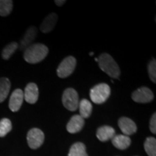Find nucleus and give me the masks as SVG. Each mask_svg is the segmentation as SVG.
Wrapping results in <instances>:
<instances>
[{"mask_svg": "<svg viewBox=\"0 0 156 156\" xmlns=\"http://www.w3.org/2000/svg\"><path fill=\"white\" fill-rule=\"evenodd\" d=\"M132 98L136 103H147L151 102L154 98V95L151 90L147 87H141L134 91L132 95Z\"/></svg>", "mask_w": 156, "mask_h": 156, "instance_id": "0eeeda50", "label": "nucleus"}, {"mask_svg": "<svg viewBox=\"0 0 156 156\" xmlns=\"http://www.w3.org/2000/svg\"><path fill=\"white\" fill-rule=\"evenodd\" d=\"M44 134L38 128L31 129L27 134V141L31 149H37L44 143Z\"/></svg>", "mask_w": 156, "mask_h": 156, "instance_id": "423d86ee", "label": "nucleus"}, {"mask_svg": "<svg viewBox=\"0 0 156 156\" xmlns=\"http://www.w3.org/2000/svg\"><path fill=\"white\" fill-rule=\"evenodd\" d=\"M97 137L101 142H106L112 139L115 135L114 129L109 126H103L98 129L96 133Z\"/></svg>", "mask_w": 156, "mask_h": 156, "instance_id": "4468645a", "label": "nucleus"}, {"mask_svg": "<svg viewBox=\"0 0 156 156\" xmlns=\"http://www.w3.org/2000/svg\"><path fill=\"white\" fill-rule=\"evenodd\" d=\"M24 95L21 89H16L12 93L9 101V108L12 112H16L22 106Z\"/></svg>", "mask_w": 156, "mask_h": 156, "instance_id": "6e6552de", "label": "nucleus"}, {"mask_svg": "<svg viewBox=\"0 0 156 156\" xmlns=\"http://www.w3.org/2000/svg\"><path fill=\"white\" fill-rule=\"evenodd\" d=\"M112 144L119 150H125L131 145V140L128 136L124 134L114 135L112 138Z\"/></svg>", "mask_w": 156, "mask_h": 156, "instance_id": "2eb2a0df", "label": "nucleus"}, {"mask_svg": "<svg viewBox=\"0 0 156 156\" xmlns=\"http://www.w3.org/2000/svg\"><path fill=\"white\" fill-rule=\"evenodd\" d=\"M98 63L100 69L112 78L117 79L119 77L121 74L119 67L108 54L103 53L101 54L98 58Z\"/></svg>", "mask_w": 156, "mask_h": 156, "instance_id": "f03ea898", "label": "nucleus"}, {"mask_svg": "<svg viewBox=\"0 0 156 156\" xmlns=\"http://www.w3.org/2000/svg\"><path fill=\"white\" fill-rule=\"evenodd\" d=\"M111 95V88L106 83H100L95 85L90 91L91 101L96 104L106 102Z\"/></svg>", "mask_w": 156, "mask_h": 156, "instance_id": "7ed1b4c3", "label": "nucleus"}, {"mask_svg": "<svg viewBox=\"0 0 156 156\" xmlns=\"http://www.w3.org/2000/svg\"><path fill=\"white\" fill-rule=\"evenodd\" d=\"M85 124V121L80 115H75L70 119L67 124V130L69 133L75 134L80 132Z\"/></svg>", "mask_w": 156, "mask_h": 156, "instance_id": "f8f14e48", "label": "nucleus"}, {"mask_svg": "<svg viewBox=\"0 0 156 156\" xmlns=\"http://www.w3.org/2000/svg\"><path fill=\"white\" fill-rule=\"evenodd\" d=\"M90 56H93V52H92V53L90 54Z\"/></svg>", "mask_w": 156, "mask_h": 156, "instance_id": "a878e982", "label": "nucleus"}, {"mask_svg": "<svg viewBox=\"0 0 156 156\" xmlns=\"http://www.w3.org/2000/svg\"><path fill=\"white\" fill-rule=\"evenodd\" d=\"M19 45L16 42H12L5 46L2 51V57L3 59L8 60L17 49Z\"/></svg>", "mask_w": 156, "mask_h": 156, "instance_id": "412c9836", "label": "nucleus"}, {"mask_svg": "<svg viewBox=\"0 0 156 156\" xmlns=\"http://www.w3.org/2000/svg\"><path fill=\"white\" fill-rule=\"evenodd\" d=\"M150 129L152 133H156V114H153L150 121Z\"/></svg>", "mask_w": 156, "mask_h": 156, "instance_id": "b1692460", "label": "nucleus"}, {"mask_svg": "<svg viewBox=\"0 0 156 156\" xmlns=\"http://www.w3.org/2000/svg\"><path fill=\"white\" fill-rule=\"evenodd\" d=\"M68 156H88L85 145L82 142H76L70 148Z\"/></svg>", "mask_w": 156, "mask_h": 156, "instance_id": "a211bd4d", "label": "nucleus"}, {"mask_svg": "<svg viewBox=\"0 0 156 156\" xmlns=\"http://www.w3.org/2000/svg\"><path fill=\"white\" fill-rule=\"evenodd\" d=\"M120 129L124 133V135L129 136L136 132V125L133 121L127 117H122L118 122Z\"/></svg>", "mask_w": 156, "mask_h": 156, "instance_id": "9b49d317", "label": "nucleus"}, {"mask_svg": "<svg viewBox=\"0 0 156 156\" xmlns=\"http://www.w3.org/2000/svg\"><path fill=\"white\" fill-rule=\"evenodd\" d=\"M62 103L67 110L75 112L79 106V96L75 89L67 88L62 95Z\"/></svg>", "mask_w": 156, "mask_h": 156, "instance_id": "20e7f679", "label": "nucleus"}, {"mask_svg": "<svg viewBox=\"0 0 156 156\" xmlns=\"http://www.w3.org/2000/svg\"><path fill=\"white\" fill-rule=\"evenodd\" d=\"M54 2H55L56 5L58 6V7H61V6L63 5L66 2V1H64V0H62V1H59V0H56Z\"/></svg>", "mask_w": 156, "mask_h": 156, "instance_id": "393cba45", "label": "nucleus"}, {"mask_svg": "<svg viewBox=\"0 0 156 156\" xmlns=\"http://www.w3.org/2000/svg\"><path fill=\"white\" fill-rule=\"evenodd\" d=\"M48 48L42 44H33L24 51V59L29 64H37L46 57Z\"/></svg>", "mask_w": 156, "mask_h": 156, "instance_id": "f257e3e1", "label": "nucleus"}, {"mask_svg": "<svg viewBox=\"0 0 156 156\" xmlns=\"http://www.w3.org/2000/svg\"><path fill=\"white\" fill-rule=\"evenodd\" d=\"M37 36V29L36 27L30 26L27 29L26 32L21 39L20 43V50L25 51L30 45L33 44V42L36 39Z\"/></svg>", "mask_w": 156, "mask_h": 156, "instance_id": "9d476101", "label": "nucleus"}, {"mask_svg": "<svg viewBox=\"0 0 156 156\" xmlns=\"http://www.w3.org/2000/svg\"><path fill=\"white\" fill-rule=\"evenodd\" d=\"M24 99L27 103L30 104H34L38 99L39 91L38 87L36 84L30 83L26 85L25 88V92H23Z\"/></svg>", "mask_w": 156, "mask_h": 156, "instance_id": "1a4fd4ad", "label": "nucleus"}, {"mask_svg": "<svg viewBox=\"0 0 156 156\" xmlns=\"http://www.w3.org/2000/svg\"><path fill=\"white\" fill-rule=\"evenodd\" d=\"M77 61L73 56H69L64 58L57 68V75L60 78H66L72 75L75 69Z\"/></svg>", "mask_w": 156, "mask_h": 156, "instance_id": "39448f33", "label": "nucleus"}, {"mask_svg": "<svg viewBox=\"0 0 156 156\" xmlns=\"http://www.w3.org/2000/svg\"><path fill=\"white\" fill-rule=\"evenodd\" d=\"M80 116L83 119H87L91 115L93 106L91 103L87 99H83L79 102Z\"/></svg>", "mask_w": 156, "mask_h": 156, "instance_id": "f3484780", "label": "nucleus"}, {"mask_svg": "<svg viewBox=\"0 0 156 156\" xmlns=\"http://www.w3.org/2000/svg\"><path fill=\"white\" fill-rule=\"evenodd\" d=\"M57 20L58 16L56 13H51L48 16H46L41 25L40 29L41 32L44 34L50 33L54 28Z\"/></svg>", "mask_w": 156, "mask_h": 156, "instance_id": "ddd939ff", "label": "nucleus"}, {"mask_svg": "<svg viewBox=\"0 0 156 156\" xmlns=\"http://www.w3.org/2000/svg\"><path fill=\"white\" fill-rule=\"evenodd\" d=\"M148 74H149L150 78L151 81L154 83H156V62L155 58L152 59L147 67Z\"/></svg>", "mask_w": 156, "mask_h": 156, "instance_id": "5701e85b", "label": "nucleus"}, {"mask_svg": "<svg viewBox=\"0 0 156 156\" xmlns=\"http://www.w3.org/2000/svg\"><path fill=\"white\" fill-rule=\"evenodd\" d=\"M12 126L9 119L4 118L0 120V137H4L12 130Z\"/></svg>", "mask_w": 156, "mask_h": 156, "instance_id": "4be33fe9", "label": "nucleus"}, {"mask_svg": "<svg viewBox=\"0 0 156 156\" xmlns=\"http://www.w3.org/2000/svg\"><path fill=\"white\" fill-rule=\"evenodd\" d=\"M10 87L11 83L8 78H0V103L4 102L8 96Z\"/></svg>", "mask_w": 156, "mask_h": 156, "instance_id": "dca6fc26", "label": "nucleus"}, {"mask_svg": "<svg viewBox=\"0 0 156 156\" xmlns=\"http://www.w3.org/2000/svg\"><path fill=\"white\" fill-rule=\"evenodd\" d=\"M144 147L146 153L149 156H156V140L154 137H147L146 139Z\"/></svg>", "mask_w": 156, "mask_h": 156, "instance_id": "aec40b11", "label": "nucleus"}, {"mask_svg": "<svg viewBox=\"0 0 156 156\" xmlns=\"http://www.w3.org/2000/svg\"><path fill=\"white\" fill-rule=\"evenodd\" d=\"M12 1L11 0H0V16H8L12 10Z\"/></svg>", "mask_w": 156, "mask_h": 156, "instance_id": "6ab92c4d", "label": "nucleus"}]
</instances>
